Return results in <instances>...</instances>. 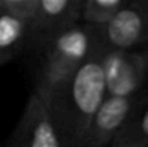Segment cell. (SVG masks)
Returning a JSON list of instances; mask_svg holds the SVG:
<instances>
[{"label": "cell", "instance_id": "3957f363", "mask_svg": "<svg viewBox=\"0 0 148 147\" xmlns=\"http://www.w3.org/2000/svg\"><path fill=\"white\" fill-rule=\"evenodd\" d=\"M97 28L102 49H135L148 43V0H127Z\"/></svg>", "mask_w": 148, "mask_h": 147}, {"label": "cell", "instance_id": "6da1fadb", "mask_svg": "<svg viewBox=\"0 0 148 147\" xmlns=\"http://www.w3.org/2000/svg\"><path fill=\"white\" fill-rule=\"evenodd\" d=\"M101 53L102 49L45 98L66 147L79 146L91 118L106 97Z\"/></svg>", "mask_w": 148, "mask_h": 147}, {"label": "cell", "instance_id": "277c9868", "mask_svg": "<svg viewBox=\"0 0 148 147\" xmlns=\"http://www.w3.org/2000/svg\"><path fill=\"white\" fill-rule=\"evenodd\" d=\"M106 95L137 97L148 74V53L134 49H102Z\"/></svg>", "mask_w": 148, "mask_h": 147}, {"label": "cell", "instance_id": "8fae6325", "mask_svg": "<svg viewBox=\"0 0 148 147\" xmlns=\"http://www.w3.org/2000/svg\"><path fill=\"white\" fill-rule=\"evenodd\" d=\"M1 6L3 9L12 10L30 19L36 6V0H1Z\"/></svg>", "mask_w": 148, "mask_h": 147}, {"label": "cell", "instance_id": "ba28073f", "mask_svg": "<svg viewBox=\"0 0 148 147\" xmlns=\"http://www.w3.org/2000/svg\"><path fill=\"white\" fill-rule=\"evenodd\" d=\"M30 35V19L12 10H0V66L13 59Z\"/></svg>", "mask_w": 148, "mask_h": 147}, {"label": "cell", "instance_id": "9c48e42d", "mask_svg": "<svg viewBox=\"0 0 148 147\" xmlns=\"http://www.w3.org/2000/svg\"><path fill=\"white\" fill-rule=\"evenodd\" d=\"M127 0H84L81 4V14L84 22L99 26L111 17Z\"/></svg>", "mask_w": 148, "mask_h": 147}, {"label": "cell", "instance_id": "7c38bea8", "mask_svg": "<svg viewBox=\"0 0 148 147\" xmlns=\"http://www.w3.org/2000/svg\"><path fill=\"white\" fill-rule=\"evenodd\" d=\"M109 147H148L144 144H138V143H134V141H128V140H122V139H116L114 140Z\"/></svg>", "mask_w": 148, "mask_h": 147}, {"label": "cell", "instance_id": "8992f818", "mask_svg": "<svg viewBox=\"0 0 148 147\" xmlns=\"http://www.w3.org/2000/svg\"><path fill=\"white\" fill-rule=\"evenodd\" d=\"M12 147H66L45 98L36 90L29 97Z\"/></svg>", "mask_w": 148, "mask_h": 147}, {"label": "cell", "instance_id": "30bf717a", "mask_svg": "<svg viewBox=\"0 0 148 147\" xmlns=\"http://www.w3.org/2000/svg\"><path fill=\"white\" fill-rule=\"evenodd\" d=\"M116 139L148 146V104L143 107L140 111L132 112L127 126L124 127V130Z\"/></svg>", "mask_w": 148, "mask_h": 147}, {"label": "cell", "instance_id": "5bb4252c", "mask_svg": "<svg viewBox=\"0 0 148 147\" xmlns=\"http://www.w3.org/2000/svg\"><path fill=\"white\" fill-rule=\"evenodd\" d=\"M1 7H3V6H1V0H0V10H1Z\"/></svg>", "mask_w": 148, "mask_h": 147}, {"label": "cell", "instance_id": "7a4b0ae2", "mask_svg": "<svg viewBox=\"0 0 148 147\" xmlns=\"http://www.w3.org/2000/svg\"><path fill=\"white\" fill-rule=\"evenodd\" d=\"M102 49L98 28L88 22H72L46 39L45 61L36 91L43 98L72 75L86 59Z\"/></svg>", "mask_w": 148, "mask_h": 147}, {"label": "cell", "instance_id": "5b68a950", "mask_svg": "<svg viewBox=\"0 0 148 147\" xmlns=\"http://www.w3.org/2000/svg\"><path fill=\"white\" fill-rule=\"evenodd\" d=\"M137 107V97L106 95L78 147H106L124 130Z\"/></svg>", "mask_w": 148, "mask_h": 147}, {"label": "cell", "instance_id": "52a82bcc", "mask_svg": "<svg viewBox=\"0 0 148 147\" xmlns=\"http://www.w3.org/2000/svg\"><path fill=\"white\" fill-rule=\"evenodd\" d=\"M79 9L73 0H36L30 17V33L48 39L63 26L76 22Z\"/></svg>", "mask_w": 148, "mask_h": 147}, {"label": "cell", "instance_id": "4fadbf2b", "mask_svg": "<svg viewBox=\"0 0 148 147\" xmlns=\"http://www.w3.org/2000/svg\"><path fill=\"white\" fill-rule=\"evenodd\" d=\"M73 1H75V4H76V7L79 9V13H81V4H82V1H84V0H73Z\"/></svg>", "mask_w": 148, "mask_h": 147}]
</instances>
